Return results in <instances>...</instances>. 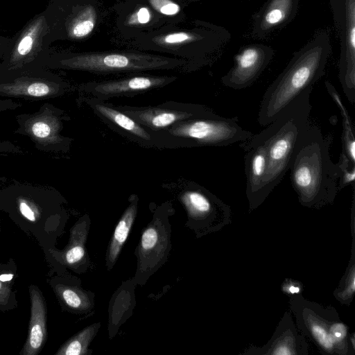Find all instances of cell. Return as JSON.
I'll return each instance as SVG.
<instances>
[{
    "label": "cell",
    "instance_id": "6da1fadb",
    "mask_svg": "<svg viewBox=\"0 0 355 355\" xmlns=\"http://www.w3.org/2000/svg\"><path fill=\"white\" fill-rule=\"evenodd\" d=\"M65 202L51 186L17 180L0 184V211L34 239L43 252L55 247L63 233L67 220Z\"/></svg>",
    "mask_w": 355,
    "mask_h": 355
},
{
    "label": "cell",
    "instance_id": "7a4b0ae2",
    "mask_svg": "<svg viewBox=\"0 0 355 355\" xmlns=\"http://www.w3.org/2000/svg\"><path fill=\"white\" fill-rule=\"evenodd\" d=\"M333 137L311 123L300 135L290 159L292 187L301 205L320 209L332 205L340 191V168L330 157Z\"/></svg>",
    "mask_w": 355,
    "mask_h": 355
},
{
    "label": "cell",
    "instance_id": "3957f363",
    "mask_svg": "<svg viewBox=\"0 0 355 355\" xmlns=\"http://www.w3.org/2000/svg\"><path fill=\"white\" fill-rule=\"evenodd\" d=\"M311 93L307 92L297 97L259 132L265 144L267 158L264 189L266 198L288 170L295 145L310 123Z\"/></svg>",
    "mask_w": 355,
    "mask_h": 355
},
{
    "label": "cell",
    "instance_id": "277c9868",
    "mask_svg": "<svg viewBox=\"0 0 355 355\" xmlns=\"http://www.w3.org/2000/svg\"><path fill=\"white\" fill-rule=\"evenodd\" d=\"M291 311L300 332L324 355H354L348 327L336 309L310 301L297 293L288 297Z\"/></svg>",
    "mask_w": 355,
    "mask_h": 355
},
{
    "label": "cell",
    "instance_id": "5b68a950",
    "mask_svg": "<svg viewBox=\"0 0 355 355\" xmlns=\"http://www.w3.org/2000/svg\"><path fill=\"white\" fill-rule=\"evenodd\" d=\"M238 121L237 117L221 116L212 110L155 132L162 148L223 147L244 141L253 135Z\"/></svg>",
    "mask_w": 355,
    "mask_h": 355
},
{
    "label": "cell",
    "instance_id": "8992f818",
    "mask_svg": "<svg viewBox=\"0 0 355 355\" xmlns=\"http://www.w3.org/2000/svg\"><path fill=\"white\" fill-rule=\"evenodd\" d=\"M325 58L318 53L303 55L293 61L266 89L258 112L261 126L272 123L291 102L311 92L322 76Z\"/></svg>",
    "mask_w": 355,
    "mask_h": 355
},
{
    "label": "cell",
    "instance_id": "52a82bcc",
    "mask_svg": "<svg viewBox=\"0 0 355 355\" xmlns=\"http://www.w3.org/2000/svg\"><path fill=\"white\" fill-rule=\"evenodd\" d=\"M183 60L135 53L74 54L51 51L44 67L51 69L81 70L96 73L139 72L169 69L184 64Z\"/></svg>",
    "mask_w": 355,
    "mask_h": 355
},
{
    "label": "cell",
    "instance_id": "ba28073f",
    "mask_svg": "<svg viewBox=\"0 0 355 355\" xmlns=\"http://www.w3.org/2000/svg\"><path fill=\"white\" fill-rule=\"evenodd\" d=\"M49 28L43 12L33 16L10 39L0 62V77L43 67L52 51L46 42Z\"/></svg>",
    "mask_w": 355,
    "mask_h": 355
},
{
    "label": "cell",
    "instance_id": "9c48e42d",
    "mask_svg": "<svg viewBox=\"0 0 355 355\" xmlns=\"http://www.w3.org/2000/svg\"><path fill=\"white\" fill-rule=\"evenodd\" d=\"M174 210L170 203L159 206L151 221L143 230L135 249L136 284L144 285L147 280L167 261L171 250V227L169 216Z\"/></svg>",
    "mask_w": 355,
    "mask_h": 355
},
{
    "label": "cell",
    "instance_id": "30bf717a",
    "mask_svg": "<svg viewBox=\"0 0 355 355\" xmlns=\"http://www.w3.org/2000/svg\"><path fill=\"white\" fill-rule=\"evenodd\" d=\"M18 125L14 133L28 137L35 148L45 153H67L73 139L61 134L70 116L62 109L49 103L33 113L16 116Z\"/></svg>",
    "mask_w": 355,
    "mask_h": 355
},
{
    "label": "cell",
    "instance_id": "8fae6325",
    "mask_svg": "<svg viewBox=\"0 0 355 355\" xmlns=\"http://www.w3.org/2000/svg\"><path fill=\"white\" fill-rule=\"evenodd\" d=\"M187 211V226L200 238L232 223L231 207L205 188L191 183L180 195Z\"/></svg>",
    "mask_w": 355,
    "mask_h": 355
},
{
    "label": "cell",
    "instance_id": "7c38bea8",
    "mask_svg": "<svg viewBox=\"0 0 355 355\" xmlns=\"http://www.w3.org/2000/svg\"><path fill=\"white\" fill-rule=\"evenodd\" d=\"M74 89L61 76L43 67L0 77V93L3 97L46 100L61 97Z\"/></svg>",
    "mask_w": 355,
    "mask_h": 355
},
{
    "label": "cell",
    "instance_id": "4fadbf2b",
    "mask_svg": "<svg viewBox=\"0 0 355 355\" xmlns=\"http://www.w3.org/2000/svg\"><path fill=\"white\" fill-rule=\"evenodd\" d=\"M137 122L153 132L164 130L178 122L212 110L201 104L168 101L157 105H115Z\"/></svg>",
    "mask_w": 355,
    "mask_h": 355
},
{
    "label": "cell",
    "instance_id": "5bb4252c",
    "mask_svg": "<svg viewBox=\"0 0 355 355\" xmlns=\"http://www.w3.org/2000/svg\"><path fill=\"white\" fill-rule=\"evenodd\" d=\"M90 223L88 215H84L70 229L68 243L63 249L53 247L44 252L51 274H62L67 268L77 273L86 271L89 261L86 242Z\"/></svg>",
    "mask_w": 355,
    "mask_h": 355
},
{
    "label": "cell",
    "instance_id": "9a60e30c",
    "mask_svg": "<svg viewBox=\"0 0 355 355\" xmlns=\"http://www.w3.org/2000/svg\"><path fill=\"white\" fill-rule=\"evenodd\" d=\"M177 79L166 76H135L119 79L89 82L79 87L80 92L87 96L107 101L113 98L129 97L165 87Z\"/></svg>",
    "mask_w": 355,
    "mask_h": 355
},
{
    "label": "cell",
    "instance_id": "2e32d148",
    "mask_svg": "<svg viewBox=\"0 0 355 355\" xmlns=\"http://www.w3.org/2000/svg\"><path fill=\"white\" fill-rule=\"evenodd\" d=\"M85 102L103 123L123 137L146 148H162L155 132L120 111L115 105L92 96H86Z\"/></svg>",
    "mask_w": 355,
    "mask_h": 355
},
{
    "label": "cell",
    "instance_id": "e0dca14e",
    "mask_svg": "<svg viewBox=\"0 0 355 355\" xmlns=\"http://www.w3.org/2000/svg\"><path fill=\"white\" fill-rule=\"evenodd\" d=\"M239 146L245 152V193L248 201L249 213H251L266 199L264 196L267 173L265 144L259 132L240 142Z\"/></svg>",
    "mask_w": 355,
    "mask_h": 355
},
{
    "label": "cell",
    "instance_id": "ac0fdd59",
    "mask_svg": "<svg viewBox=\"0 0 355 355\" xmlns=\"http://www.w3.org/2000/svg\"><path fill=\"white\" fill-rule=\"evenodd\" d=\"M309 345L297 328L290 311L284 312L270 340L263 346L250 345L241 355H309Z\"/></svg>",
    "mask_w": 355,
    "mask_h": 355
},
{
    "label": "cell",
    "instance_id": "d6986e66",
    "mask_svg": "<svg viewBox=\"0 0 355 355\" xmlns=\"http://www.w3.org/2000/svg\"><path fill=\"white\" fill-rule=\"evenodd\" d=\"M46 281L63 311L81 315L93 310L94 293L84 289L81 281L67 270L48 277Z\"/></svg>",
    "mask_w": 355,
    "mask_h": 355
},
{
    "label": "cell",
    "instance_id": "ffe728a7",
    "mask_svg": "<svg viewBox=\"0 0 355 355\" xmlns=\"http://www.w3.org/2000/svg\"><path fill=\"white\" fill-rule=\"evenodd\" d=\"M30 318L26 341L19 355H37L47 340V306L42 291L37 285L28 286Z\"/></svg>",
    "mask_w": 355,
    "mask_h": 355
},
{
    "label": "cell",
    "instance_id": "44dd1931",
    "mask_svg": "<svg viewBox=\"0 0 355 355\" xmlns=\"http://www.w3.org/2000/svg\"><path fill=\"white\" fill-rule=\"evenodd\" d=\"M234 67L222 78V83L239 90L250 86L257 78L266 63L265 58L255 49L244 50L236 58Z\"/></svg>",
    "mask_w": 355,
    "mask_h": 355
},
{
    "label": "cell",
    "instance_id": "7402d4cb",
    "mask_svg": "<svg viewBox=\"0 0 355 355\" xmlns=\"http://www.w3.org/2000/svg\"><path fill=\"white\" fill-rule=\"evenodd\" d=\"M136 285L133 279H130L123 282L112 295L108 309V333L110 339L116 336L121 325L132 315L136 305Z\"/></svg>",
    "mask_w": 355,
    "mask_h": 355
},
{
    "label": "cell",
    "instance_id": "603a6c76",
    "mask_svg": "<svg viewBox=\"0 0 355 355\" xmlns=\"http://www.w3.org/2000/svg\"><path fill=\"white\" fill-rule=\"evenodd\" d=\"M139 198L132 194L129 197L128 205L124 210L113 232L106 252V267L108 271L114 266L126 241L137 217Z\"/></svg>",
    "mask_w": 355,
    "mask_h": 355
},
{
    "label": "cell",
    "instance_id": "cb8c5ba5",
    "mask_svg": "<svg viewBox=\"0 0 355 355\" xmlns=\"http://www.w3.org/2000/svg\"><path fill=\"white\" fill-rule=\"evenodd\" d=\"M351 207V255L345 271L338 286L333 292L334 297L342 305L349 306L355 293V188L352 187Z\"/></svg>",
    "mask_w": 355,
    "mask_h": 355
},
{
    "label": "cell",
    "instance_id": "d4e9b609",
    "mask_svg": "<svg viewBox=\"0 0 355 355\" xmlns=\"http://www.w3.org/2000/svg\"><path fill=\"white\" fill-rule=\"evenodd\" d=\"M327 91L338 107L342 118V153L355 164V135L354 125L349 112L343 103L340 96L334 85L329 81L325 82Z\"/></svg>",
    "mask_w": 355,
    "mask_h": 355
},
{
    "label": "cell",
    "instance_id": "484cf974",
    "mask_svg": "<svg viewBox=\"0 0 355 355\" xmlns=\"http://www.w3.org/2000/svg\"><path fill=\"white\" fill-rule=\"evenodd\" d=\"M101 322L90 324L69 338L64 343L55 355H87L89 345L96 336Z\"/></svg>",
    "mask_w": 355,
    "mask_h": 355
},
{
    "label": "cell",
    "instance_id": "4316f807",
    "mask_svg": "<svg viewBox=\"0 0 355 355\" xmlns=\"http://www.w3.org/2000/svg\"><path fill=\"white\" fill-rule=\"evenodd\" d=\"M14 282L0 280V312L12 311L18 306L17 290Z\"/></svg>",
    "mask_w": 355,
    "mask_h": 355
},
{
    "label": "cell",
    "instance_id": "83f0119b",
    "mask_svg": "<svg viewBox=\"0 0 355 355\" xmlns=\"http://www.w3.org/2000/svg\"><path fill=\"white\" fill-rule=\"evenodd\" d=\"M338 163L340 168V175L338 180V187L340 191L347 186L354 183L355 164L352 163L347 156L342 153Z\"/></svg>",
    "mask_w": 355,
    "mask_h": 355
},
{
    "label": "cell",
    "instance_id": "f1b7e54d",
    "mask_svg": "<svg viewBox=\"0 0 355 355\" xmlns=\"http://www.w3.org/2000/svg\"><path fill=\"white\" fill-rule=\"evenodd\" d=\"M150 3L160 12L167 15L178 13L180 7L178 4L169 0H149Z\"/></svg>",
    "mask_w": 355,
    "mask_h": 355
},
{
    "label": "cell",
    "instance_id": "f546056e",
    "mask_svg": "<svg viewBox=\"0 0 355 355\" xmlns=\"http://www.w3.org/2000/svg\"><path fill=\"white\" fill-rule=\"evenodd\" d=\"M281 291L290 297L297 293H302L303 285L302 282L297 280L286 278L281 285Z\"/></svg>",
    "mask_w": 355,
    "mask_h": 355
},
{
    "label": "cell",
    "instance_id": "4dcf8cb0",
    "mask_svg": "<svg viewBox=\"0 0 355 355\" xmlns=\"http://www.w3.org/2000/svg\"><path fill=\"white\" fill-rule=\"evenodd\" d=\"M0 153L22 155L25 153V151L20 146L10 141L0 140Z\"/></svg>",
    "mask_w": 355,
    "mask_h": 355
},
{
    "label": "cell",
    "instance_id": "1f68e13d",
    "mask_svg": "<svg viewBox=\"0 0 355 355\" xmlns=\"http://www.w3.org/2000/svg\"><path fill=\"white\" fill-rule=\"evenodd\" d=\"M191 39V35L185 33H173L166 35L163 41L168 44H176L185 42Z\"/></svg>",
    "mask_w": 355,
    "mask_h": 355
},
{
    "label": "cell",
    "instance_id": "d6a6232c",
    "mask_svg": "<svg viewBox=\"0 0 355 355\" xmlns=\"http://www.w3.org/2000/svg\"><path fill=\"white\" fill-rule=\"evenodd\" d=\"M21 106L22 104L21 103L15 101L10 98H3L0 93V112L7 110H14Z\"/></svg>",
    "mask_w": 355,
    "mask_h": 355
},
{
    "label": "cell",
    "instance_id": "836d02e7",
    "mask_svg": "<svg viewBox=\"0 0 355 355\" xmlns=\"http://www.w3.org/2000/svg\"><path fill=\"white\" fill-rule=\"evenodd\" d=\"M284 17V14L282 10L274 8L266 14L265 19L268 24L273 25L281 21Z\"/></svg>",
    "mask_w": 355,
    "mask_h": 355
},
{
    "label": "cell",
    "instance_id": "e575fe53",
    "mask_svg": "<svg viewBox=\"0 0 355 355\" xmlns=\"http://www.w3.org/2000/svg\"><path fill=\"white\" fill-rule=\"evenodd\" d=\"M137 20L141 24L147 23L150 17V12L146 8L139 9L137 14Z\"/></svg>",
    "mask_w": 355,
    "mask_h": 355
},
{
    "label": "cell",
    "instance_id": "d590c367",
    "mask_svg": "<svg viewBox=\"0 0 355 355\" xmlns=\"http://www.w3.org/2000/svg\"><path fill=\"white\" fill-rule=\"evenodd\" d=\"M11 37L0 35V60L3 58L10 43Z\"/></svg>",
    "mask_w": 355,
    "mask_h": 355
},
{
    "label": "cell",
    "instance_id": "8d00e7d4",
    "mask_svg": "<svg viewBox=\"0 0 355 355\" xmlns=\"http://www.w3.org/2000/svg\"><path fill=\"white\" fill-rule=\"evenodd\" d=\"M349 42L352 46V49L354 51L355 48V27L354 26L352 27L349 33Z\"/></svg>",
    "mask_w": 355,
    "mask_h": 355
},
{
    "label": "cell",
    "instance_id": "74e56055",
    "mask_svg": "<svg viewBox=\"0 0 355 355\" xmlns=\"http://www.w3.org/2000/svg\"><path fill=\"white\" fill-rule=\"evenodd\" d=\"M1 224H0V236H1Z\"/></svg>",
    "mask_w": 355,
    "mask_h": 355
}]
</instances>
